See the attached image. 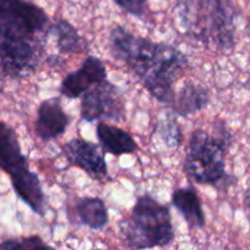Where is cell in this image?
I'll return each mask as SVG.
<instances>
[{
	"label": "cell",
	"instance_id": "1",
	"mask_svg": "<svg viewBox=\"0 0 250 250\" xmlns=\"http://www.w3.org/2000/svg\"><path fill=\"white\" fill-rule=\"evenodd\" d=\"M109 43L114 58L133 71L154 99L161 104L172 103L173 84L188 66L180 49L137 36L119 24L110 32Z\"/></svg>",
	"mask_w": 250,
	"mask_h": 250
},
{
	"label": "cell",
	"instance_id": "2",
	"mask_svg": "<svg viewBox=\"0 0 250 250\" xmlns=\"http://www.w3.org/2000/svg\"><path fill=\"white\" fill-rule=\"evenodd\" d=\"M175 14L195 41L221 51L233 49L238 17L234 0H177Z\"/></svg>",
	"mask_w": 250,
	"mask_h": 250
},
{
	"label": "cell",
	"instance_id": "3",
	"mask_svg": "<svg viewBox=\"0 0 250 250\" xmlns=\"http://www.w3.org/2000/svg\"><path fill=\"white\" fill-rule=\"evenodd\" d=\"M231 146L232 134L224 122L215 124L211 131L195 129L190 134L183 171L199 185L227 189L234 182L225 163Z\"/></svg>",
	"mask_w": 250,
	"mask_h": 250
},
{
	"label": "cell",
	"instance_id": "4",
	"mask_svg": "<svg viewBox=\"0 0 250 250\" xmlns=\"http://www.w3.org/2000/svg\"><path fill=\"white\" fill-rule=\"evenodd\" d=\"M120 229L125 247L129 249L167 247L175 239L170 210L149 194L137 199Z\"/></svg>",
	"mask_w": 250,
	"mask_h": 250
},
{
	"label": "cell",
	"instance_id": "5",
	"mask_svg": "<svg viewBox=\"0 0 250 250\" xmlns=\"http://www.w3.org/2000/svg\"><path fill=\"white\" fill-rule=\"evenodd\" d=\"M38 56L37 36L0 26V75L20 77L32 72Z\"/></svg>",
	"mask_w": 250,
	"mask_h": 250
},
{
	"label": "cell",
	"instance_id": "6",
	"mask_svg": "<svg viewBox=\"0 0 250 250\" xmlns=\"http://www.w3.org/2000/svg\"><path fill=\"white\" fill-rule=\"evenodd\" d=\"M81 103V117L87 122H94L102 117L122 121L125 105L119 88L107 80L93 85L83 93Z\"/></svg>",
	"mask_w": 250,
	"mask_h": 250
},
{
	"label": "cell",
	"instance_id": "7",
	"mask_svg": "<svg viewBox=\"0 0 250 250\" xmlns=\"http://www.w3.org/2000/svg\"><path fill=\"white\" fill-rule=\"evenodd\" d=\"M48 24L46 12L29 0H0V26L37 36Z\"/></svg>",
	"mask_w": 250,
	"mask_h": 250
},
{
	"label": "cell",
	"instance_id": "8",
	"mask_svg": "<svg viewBox=\"0 0 250 250\" xmlns=\"http://www.w3.org/2000/svg\"><path fill=\"white\" fill-rule=\"evenodd\" d=\"M63 154L70 165L83 170L93 180L104 181L107 178L105 156L95 143L73 138L63 146Z\"/></svg>",
	"mask_w": 250,
	"mask_h": 250
},
{
	"label": "cell",
	"instance_id": "9",
	"mask_svg": "<svg viewBox=\"0 0 250 250\" xmlns=\"http://www.w3.org/2000/svg\"><path fill=\"white\" fill-rule=\"evenodd\" d=\"M105 80H107V70L104 62L95 56H87L77 70L63 77L60 93L68 99H77L93 85Z\"/></svg>",
	"mask_w": 250,
	"mask_h": 250
},
{
	"label": "cell",
	"instance_id": "10",
	"mask_svg": "<svg viewBox=\"0 0 250 250\" xmlns=\"http://www.w3.org/2000/svg\"><path fill=\"white\" fill-rule=\"evenodd\" d=\"M70 126V117L62 109L59 98H49L37 110L36 133L42 141L49 142L62 136Z\"/></svg>",
	"mask_w": 250,
	"mask_h": 250
},
{
	"label": "cell",
	"instance_id": "11",
	"mask_svg": "<svg viewBox=\"0 0 250 250\" xmlns=\"http://www.w3.org/2000/svg\"><path fill=\"white\" fill-rule=\"evenodd\" d=\"M11 185L17 197L26 205H28L32 211L36 212L39 216H44L45 214V194L42 188L41 180L38 175L29 168L28 164L11 175Z\"/></svg>",
	"mask_w": 250,
	"mask_h": 250
},
{
	"label": "cell",
	"instance_id": "12",
	"mask_svg": "<svg viewBox=\"0 0 250 250\" xmlns=\"http://www.w3.org/2000/svg\"><path fill=\"white\" fill-rule=\"evenodd\" d=\"M171 203L182 215L190 229H204L205 215L203 211L199 194L193 186L181 187L172 193Z\"/></svg>",
	"mask_w": 250,
	"mask_h": 250
},
{
	"label": "cell",
	"instance_id": "13",
	"mask_svg": "<svg viewBox=\"0 0 250 250\" xmlns=\"http://www.w3.org/2000/svg\"><path fill=\"white\" fill-rule=\"evenodd\" d=\"M97 137L103 150L111 155H129L138 150V144L133 137L117 126L99 122L97 125Z\"/></svg>",
	"mask_w": 250,
	"mask_h": 250
},
{
	"label": "cell",
	"instance_id": "14",
	"mask_svg": "<svg viewBox=\"0 0 250 250\" xmlns=\"http://www.w3.org/2000/svg\"><path fill=\"white\" fill-rule=\"evenodd\" d=\"M24 165H27V158L22 153L16 132L0 121V168L11 175Z\"/></svg>",
	"mask_w": 250,
	"mask_h": 250
},
{
	"label": "cell",
	"instance_id": "15",
	"mask_svg": "<svg viewBox=\"0 0 250 250\" xmlns=\"http://www.w3.org/2000/svg\"><path fill=\"white\" fill-rule=\"evenodd\" d=\"M209 90L200 84L189 83L181 88L177 94L173 95L172 109L178 116L188 117L202 111L209 105Z\"/></svg>",
	"mask_w": 250,
	"mask_h": 250
},
{
	"label": "cell",
	"instance_id": "16",
	"mask_svg": "<svg viewBox=\"0 0 250 250\" xmlns=\"http://www.w3.org/2000/svg\"><path fill=\"white\" fill-rule=\"evenodd\" d=\"M76 214L81 224L90 229H103L109 222V212L104 200L98 197H83L76 203Z\"/></svg>",
	"mask_w": 250,
	"mask_h": 250
},
{
	"label": "cell",
	"instance_id": "17",
	"mask_svg": "<svg viewBox=\"0 0 250 250\" xmlns=\"http://www.w3.org/2000/svg\"><path fill=\"white\" fill-rule=\"evenodd\" d=\"M51 34L55 37L56 46L62 54H82L87 46L80 36L77 29L66 20H58L50 28Z\"/></svg>",
	"mask_w": 250,
	"mask_h": 250
},
{
	"label": "cell",
	"instance_id": "18",
	"mask_svg": "<svg viewBox=\"0 0 250 250\" xmlns=\"http://www.w3.org/2000/svg\"><path fill=\"white\" fill-rule=\"evenodd\" d=\"M159 133H160L164 143L168 148L176 149L182 143V132H181L178 122L176 121L175 117H171L167 115L165 119L161 120Z\"/></svg>",
	"mask_w": 250,
	"mask_h": 250
},
{
	"label": "cell",
	"instance_id": "19",
	"mask_svg": "<svg viewBox=\"0 0 250 250\" xmlns=\"http://www.w3.org/2000/svg\"><path fill=\"white\" fill-rule=\"evenodd\" d=\"M1 249H37V248H49L48 244L43 242V239L38 236L26 237L22 239H9L0 244Z\"/></svg>",
	"mask_w": 250,
	"mask_h": 250
},
{
	"label": "cell",
	"instance_id": "20",
	"mask_svg": "<svg viewBox=\"0 0 250 250\" xmlns=\"http://www.w3.org/2000/svg\"><path fill=\"white\" fill-rule=\"evenodd\" d=\"M121 10L134 17H143L146 11L148 0H112Z\"/></svg>",
	"mask_w": 250,
	"mask_h": 250
},
{
	"label": "cell",
	"instance_id": "21",
	"mask_svg": "<svg viewBox=\"0 0 250 250\" xmlns=\"http://www.w3.org/2000/svg\"><path fill=\"white\" fill-rule=\"evenodd\" d=\"M243 205H244V209H246L247 216H248V219L250 221V188H248V189L244 192Z\"/></svg>",
	"mask_w": 250,
	"mask_h": 250
}]
</instances>
